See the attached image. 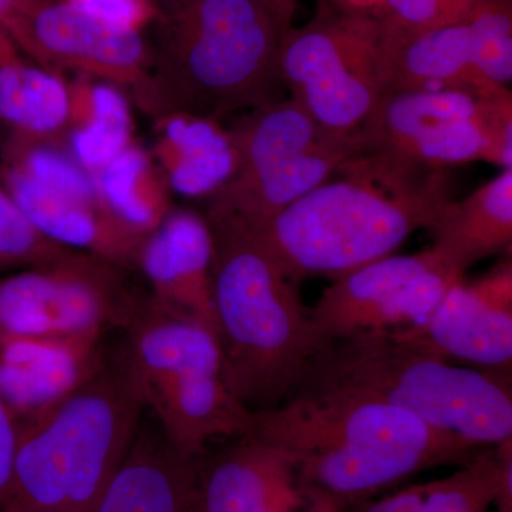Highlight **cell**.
<instances>
[{
  "mask_svg": "<svg viewBox=\"0 0 512 512\" xmlns=\"http://www.w3.org/2000/svg\"><path fill=\"white\" fill-rule=\"evenodd\" d=\"M249 430L292 458L308 507L328 512H348L420 471L463 466L484 450L397 407L339 392H295L254 412Z\"/></svg>",
  "mask_w": 512,
  "mask_h": 512,
  "instance_id": "cell-1",
  "label": "cell"
},
{
  "mask_svg": "<svg viewBox=\"0 0 512 512\" xmlns=\"http://www.w3.org/2000/svg\"><path fill=\"white\" fill-rule=\"evenodd\" d=\"M338 173L269 220L244 222L293 284L338 279L393 255L453 201L446 170L382 154L355 153Z\"/></svg>",
  "mask_w": 512,
  "mask_h": 512,
  "instance_id": "cell-2",
  "label": "cell"
},
{
  "mask_svg": "<svg viewBox=\"0 0 512 512\" xmlns=\"http://www.w3.org/2000/svg\"><path fill=\"white\" fill-rule=\"evenodd\" d=\"M151 29L150 70L134 96L156 119L220 121L276 100L286 32L265 0H194Z\"/></svg>",
  "mask_w": 512,
  "mask_h": 512,
  "instance_id": "cell-3",
  "label": "cell"
},
{
  "mask_svg": "<svg viewBox=\"0 0 512 512\" xmlns=\"http://www.w3.org/2000/svg\"><path fill=\"white\" fill-rule=\"evenodd\" d=\"M205 220L217 338L229 376L249 410L274 409L322 349L311 309L244 222L214 211Z\"/></svg>",
  "mask_w": 512,
  "mask_h": 512,
  "instance_id": "cell-4",
  "label": "cell"
},
{
  "mask_svg": "<svg viewBox=\"0 0 512 512\" xmlns=\"http://www.w3.org/2000/svg\"><path fill=\"white\" fill-rule=\"evenodd\" d=\"M295 392L367 397L484 448L512 439L510 375L453 365L399 329L323 346Z\"/></svg>",
  "mask_w": 512,
  "mask_h": 512,
  "instance_id": "cell-5",
  "label": "cell"
},
{
  "mask_svg": "<svg viewBox=\"0 0 512 512\" xmlns=\"http://www.w3.org/2000/svg\"><path fill=\"white\" fill-rule=\"evenodd\" d=\"M143 399L113 353L89 379L20 427L0 512H94L136 440Z\"/></svg>",
  "mask_w": 512,
  "mask_h": 512,
  "instance_id": "cell-6",
  "label": "cell"
},
{
  "mask_svg": "<svg viewBox=\"0 0 512 512\" xmlns=\"http://www.w3.org/2000/svg\"><path fill=\"white\" fill-rule=\"evenodd\" d=\"M119 360L165 439L191 456L247 433L254 412L239 399L217 336L144 293L120 330Z\"/></svg>",
  "mask_w": 512,
  "mask_h": 512,
  "instance_id": "cell-7",
  "label": "cell"
},
{
  "mask_svg": "<svg viewBox=\"0 0 512 512\" xmlns=\"http://www.w3.org/2000/svg\"><path fill=\"white\" fill-rule=\"evenodd\" d=\"M382 32L376 15L333 5L286 32L282 83L323 133L355 136L386 96Z\"/></svg>",
  "mask_w": 512,
  "mask_h": 512,
  "instance_id": "cell-8",
  "label": "cell"
},
{
  "mask_svg": "<svg viewBox=\"0 0 512 512\" xmlns=\"http://www.w3.org/2000/svg\"><path fill=\"white\" fill-rule=\"evenodd\" d=\"M126 269L74 251L55 264L0 275V335L104 340L121 330L144 293Z\"/></svg>",
  "mask_w": 512,
  "mask_h": 512,
  "instance_id": "cell-9",
  "label": "cell"
},
{
  "mask_svg": "<svg viewBox=\"0 0 512 512\" xmlns=\"http://www.w3.org/2000/svg\"><path fill=\"white\" fill-rule=\"evenodd\" d=\"M5 32L52 72L69 69L136 93L150 70L146 33L113 28L66 0H22Z\"/></svg>",
  "mask_w": 512,
  "mask_h": 512,
  "instance_id": "cell-10",
  "label": "cell"
},
{
  "mask_svg": "<svg viewBox=\"0 0 512 512\" xmlns=\"http://www.w3.org/2000/svg\"><path fill=\"white\" fill-rule=\"evenodd\" d=\"M446 359L510 375L512 365V262L494 266L477 281L454 285L421 325L402 328Z\"/></svg>",
  "mask_w": 512,
  "mask_h": 512,
  "instance_id": "cell-11",
  "label": "cell"
},
{
  "mask_svg": "<svg viewBox=\"0 0 512 512\" xmlns=\"http://www.w3.org/2000/svg\"><path fill=\"white\" fill-rule=\"evenodd\" d=\"M204 512H302L295 464L251 430L198 458Z\"/></svg>",
  "mask_w": 512,
  "mask_h": 512,
  "instance_id": "cell-12",
  "label": "cell"
},
{
  "mask_svg": "<svg viewBox=\"0 0 512 512\" xmlns=\"http://www.w3.org/2000/svg\"><path fill=\"white\" fill-rule=\"evenodd\" d=\"M212 237L205 217L171 210L138 251L136 268L150 295L168 311L194 320L217 336L212 302ZM218 339V338H217Z\"/></svg>",
  "mask_w": 512,
  "mask_h": 512,
  "instance_id": "cell-13",
  "label": "cell"
},
{
  "mask_svg": "<svg viewBox=\"0 0 512 512\" xmlns=\"http://www.w3.org/2000/svg\"><path fill=\"white\" fill-rule=\"evenodd\" d=\"M104 340L0 335V402L18 429L39 419L96 372Z\"/></svg>",
  "mask_w": 512,
  "mask_h": 512,
  "instance_id": "cell-14",
  "label": "cell"
},
{
  "mask_svg": "<svg viewBox=\"0 0 512 512\" xmlns=\"http://www.w3.org/2000/svg\"><path fill=\"white\" fill-rule=\"evenodd\" d=\"M2 177L10 198L50 241L89 252L124 269L136 266L138 251L147 237L124 225L103 200H77L47 191L15 168H3Z\"/></svg>",
  "mask_w": 512,
  "mask_h": 512,
  "instance_id": "cell-15",
  "label": "cell"
},
{
  "mask_svg": "<svg viewBox=\"0 0 512 512\" xmlns=\"http://www.w3.org/2000/svg\"><path fill=\"white\" fill-rule=\"evenodd\" d=\"M198 458L173 446L160 427L141 424L94 512H204Z\"/></svg>",
  "mask_w": 512,
  "mask_h": 512,
  "instance_id": "cell-16",
  "label": "cell"
},
{
  "mask_svg": "<svg viewBox=\"0 0 512 512\" xmlns=\"http://www.w3.org/2000/svg\"><path fill=\"white\" fill-rule=\"evenodd\" d=\"M382 56L387 93L458 90L497 97L510 89L485 79L474 62L467 23L406 32L382 23Z\"/></svg>",
  "mask_w": 512,
  "mask_h": 512,
  "instance_id": "cell-17",
  "label": "cell"
},
{
  "mask_svg": "<svg viewBox=\"0 0 512 512\" xmlns=\"http://www.w3.org/2000/svg\"><path fill=\"white\" fill-rule=\"evenodd\" d=\"M357 150L356 136L325 138L301 156L248 177L229 178L211 195L208 211L248 225L269 220L332 178Z\"/></svg>",
  "mask_w": 512,
  "mask_h": 512,
  "instance_id": "cell-18",
  "label": "cell"
},
{
  "mask_svg": "<svg viewBox=\"0 0 512 512\" xmlns=\"http://www.w3.org/2000/svg\"><path fill=\"white\" fill-rule=\"evenodd\" d=\"M511 106V92L487 99L458 90L389 93L355 134L359 146L357 153H396L433 128L456 121L481 119Z\"/></svg>",
  "mask_w": 512,
  "mask_h": 512,
  "instance_id": "cell-19",
  "label": "cell"
},
{
  "mask_svg": "<svg viewBox=\"0 0 512 512\" xmlns=\"http://www.w3.org/2000/svg\"><path fill=\"white\" fill-rule=\"evenodd\" d=\"M440 262L430 248L419 254L384 256L335 279L311 309L312 325L322 348L365 332L373 313L390 295Z\"/></svg>",
  "mask_w": 512,
  "mask_h": 512,
  "instance_id": "cell-20",
  "label": "cell"
},
{
  "mask_svg": "<svg viewBox=\"0 0 512 512\" xmlns=\"http://www.w3.org/2000/svg\"><path fill=\"white\" fill-rule=\"evenodd\" d=\"M150 154L170 191L185 197H211L237 164L228 130L218 121L188 114L158 117Z\"/></svg>",
  "mask_w": 512,
  "mask_h": 512,
  "instance_id": "cell-21",
  "label": "cell"
},
{
  "mask_svg": "<svg viewBox=\"0 0 512 512\" xmlns=\"http://www.w3.org/2000/svg\"><path fill=\"white\" fill-rule=\"evenodd\" d=\"M431 231L436 237L431 249L463 275L481 259L511 248L512 168L463 200L448 202Z\"/></svg>",
  "mask_w": 512,
  "mask_h": 512,
  "instance_id": "cell-22",
  "label": "cell"
},
{
  "mask_svg": "<svg viewBox=\"0 0 512 512\" xmlns=\"http://www.w3.org/2000/svg\"><path fill=\"white\" fill-rule=\"evenodd\" d=\"M228 133L237 160L231 178L248 177L284 163L332 137L292 97L248 110Z\"/></svg>",
  "mask_w": 512,
  "mask_h": 512,
  "instance_id": "cell-23",
  "label": "cell"
},
{
  "mask_svg": "<svg viewBox=\"0 0 512 512\" xmlns=\"http://www.w3.org/2000/svg\"><path fill=\"white\" fill-rule=\"evenodd\" d=\"M133 114L127 97L114 84L82 76L70 86V156L92 174L130 147Z\"/></svg>",
  "mask_w": 512,
  "mask_h": 512,
  "instance_id": "cell-24",
  "label": "cell"
},
{
  "mask_svg": "<svg viewBox=\"0 0 512 512\" xmlns=\"http://www.w3.org/2000/svg\"><path fill=\"white\" fill-rule=\"evenodd\" d=\"M382 156L437 170L474 161L512 168V106L481 119L433 128Z\"/></svg>",
  "mask_w": 512,
  "mask_h": 512,
  "instance_id": "cell-25",
  "label": "cell"
},
{
  "mask_svg": "<svg viewBox=\"0 0 512 512\" xmlns=\"http://www.w3.org/2000/svg\"><path fill=\"white\" fill-rule=\"evenodd\" d=\"M70 87L59 74L15 60L0 66V120L16 138L46 141L66 130Z\"/></svg>",
  "mask_w": 512,
  "mask_h": 512,
  "instance_id": "cell-26",
  "label": "cell"
},
{
  "mask_svg": "<svg viewBox=\"0 0 512 512\" xmlns=\"http://www.w3.org/2000/svg\"><path fill=\"white\" fill-rule=\"evenodd\" d=\"M106 207L128 228L147 237L171 211L168 188L151 154L133 143L94 174Z\"/></svg>",
  "mask_w": 512,
  "mask_h": 512,
  "instance_id": "cell-27",
  "label": "cell"
},
{
  "mask_svg": "<svg viewBox=\"0 0 512 512\" xmlns=\"http://www.w3.org/2000/svg\"><path fill=\"white\" fill-rule=\"evenodd\" d=\"M497 447L481 450L444 480L427 483L420 512H490L500 484Z\"/></svg>",
  "mask_w": 512,
  "mask_h": 512,
  "instance_id": "cell-28",
  "label": "cell"
},
{
  "mask_svg": "<svg viewBox=\"0 0 512 512\" xmlns=\"http://www.w3.org/2000/svg\"><path fill=\"white\" fill-rule=\"evenodd\" d=\"M463 279V274L440 262L414 276L390 295L373 313L366 330L402 329L421 325L440 305L447 292Z\"/></svg>",
  "mask_w": 512,
  "mask_h": 512,
  "instance_id": "cell-29",
  "label": "cell"
},
{
  "mask_svg": "<svg viewBox=\"0 0 512 512\" xmlns=\"http://www.w3.org/2000/svg\"><path fill=\"white\" fill-rule=\"evenodd\" d=\"M477 69L508 89L512 82V0H478L467 22Z\"/></svg>",
  "mask_w": 512,
  "mask_h": 512,
  "instance_id": "cell-30",
  "label": "cell"
},
{
  "mask_svg": "<svg viewBox=\"0 0 512 512\" xmlns=\"http://www.w3.org/2000/svg\"><path fill=\"white\" fill-rule=\"evenodd\" d=\"M74 251L40 234L0 187V272L55 264Z\"/></svg>",
  "mask_w": 512,
  "mask_h": 512,
  "instance_id": "cell-31",
  "label": "cell"
},
{
  "mask_svg": "<svg viewBox=\"0 0 512 512\" xmlns=\"http://www.w3.org/2000/svg\"><path fill=\"white\" fill-rule=\"evenodd\" d=\"M478 0H379L376 16L387 28L419 32L467 23Z\"/></svg>",
  "mask_w": 512,
  "mask_h": 512,
  "instance_id": "cell-32",
  "label": "cell"
},
{
  "mask_svg": "<svg viewBox=\"0 0 512 512\" xmlns=\"http://www.w3.org/2000/svg\"><path fill=\"white\" fill-rule=\"evenodd\" d=\"M86 15L121 30L143 32L160 19L154 0H66Z\"/></svg>",
  "mask_w": 512,
  "mask_h": 512,
  "instance_id": "cell-33",
  "label": "cell"
},
{
  "mask_svg": "<svg viewBox=\"0 0 512 512\" xmlns=\"http://www.w3.org/2000/svg\"><path fill=\"white\" fill-rule=\"evenodd\" d=\"M18 440V424L0 402V510L6 503L12 485Z\"/></svg>",
  "mask_w": 512,
  "mask_h": 512,
  "instance_id": "cell-34",
  "label": "cell"
},
{
  "mask_svg": "<svg viewBox=\"0 0 512 512\" xmlns=\"http://www.w3.org/2000/svg\"><path fill=\"white\" fill-rule=\"evenodd\" d=\"M426 490L427 484L412 485L375 503L366 501L353 508L355 512H420Z\"/></svg>",
  "mask_w": 512,
  "mask_h": 512,
  "instance_id": "cell-35",
  "label": "cell"
},
{
  "mask_svg": "<svg viewBox=\"0 0 512 512\" xmlns=\"http://www.w3.org/2000/svg\"><path fill=\"white\" fill-rule=\"evenodd\" d=\"M495 447L500 454L501 476L494 507L497 512H512V439Z\"/></svg>",
  "mask_w": 512,
  "mask_h": 512,
  "instance_id": "cell-36",
  "label": "cell"
},
{
  "mask_svg": "<svg viewBox=\"0 0 512 512\" xmlns=\"http://www.w3.org/2000/svg\"><path fill=\"white\" fill-rule=\"evenodd\" d=\"M269 8L275 13L279 25L285 32L292 28L293 16H295L296 8H298L299 0H265Z\"/></svg>",
  "mask_w": 512,
  "mask_h": 512,
  "instance_id": "cell-37",
  "label": "cell"
},
{
  "mask_svg": "<svg viewBox=\"0 0 512 512\" xmlns=\"http://www.w3.org/2000/svg\"><path fill=\"white\" fill-rule=\"evenodd\" d=\"M330 5L349 12L370 13L376 15L379 0H330Z\"/></svg>",
  "mask_w": 512,
  "mask_h": 512,
  "instance_id": "cell-38",
  "label": "cell"
},
{
  "mask_svg": "<svg viewBox=\"0 0 512 512\" xmlns=\"http://www.w3.org/2000/svg\"><path fill=\"white\" fill-rule=\"evenodd\" d=\"M192 2L194 0H154L160 16L171 15V13L185 8V6L190 5Z\"/></svg>",
  "mask_w": 512,
  "mask_h": 512,
  "instance_id": "cell-39",
  "label": "cell"
},
{
  "mask_svg": "<svg viewBox=\"0 0 512 512\" xmlns=\"http://www.w3.org/2000/svg\"><path fill=\"white\" fill-rule=\"evenodd\" d=\"M22 0H0V26L5 30Z\"/></svg>",
  "mask_w": 512,
  "mask_h": 512,
  "instance_id": "cell-40",
  "label": "cell"
},
{
  "mask_svg": "<svg viewBox=\"0 0 512 512\" xmlns=\"http://www.w3.org/2000/svg\"><path fill=\"white\" fill-rule=\"evenodd\" d=\"M305 512H328V511L319 510V508L308 507V508H306Z\"/></svg>",
  "mask_w": 512,
  "mask_h": 512,
  "instance_id": "cell-41",
  "label": "cell"
},
{
  "mask_svg": "<svg viewBox=\"0 0 512 512\" xmlns=\"http://www.w3.org/2000/svg\"><path fill=\"white\" fill-rule=\"evenodd\" d=\"M23 512H42V511H23Z\"/></svg>",
  "mask_w": 512,
  "mask_h": 512,
  "instance_id": "cell-42",
  "label": "cell"
}]
</instances>
